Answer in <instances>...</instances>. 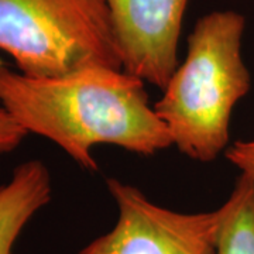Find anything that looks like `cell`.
Listing matches in <instances>:
<instances>
[{"label": "cell", "instance_id": "4", "mask_svg": "<svg viewBox=\"0 0 254 254\" xmlns=\"http://www.w3.org/2000/svg\"><path fill=\"white\" fill-rule=\"evenodd\" d=\"M118 220L78 254H215L218 210L185 213L150 200L137 187L109 178Z\"/></svg>", "mask_w": 254, "mask_h": 254}, {"label": "cell", "instance_id": "2", "mask_svg": "<svg viewBox=\"0 0 254 254\" xmlns=\"http://www.w3.org/2000/svg\"><path fill=\"white\" fill-rule=\"evenodd\" d=\"M243 14L218 10L196 21L188 51L153 105L182 154L210 163L226 151L233 109L252 88L242 46Z\"/></svg>", "mask_w": 254, "mask_h": 254}, {"label": "cell", "instance_id": "5", "mask_svg": "<svg viewBox=\"0 0 254 254\" xmlns=\"http://www.w3.org/2000/svg\"><path fill=\"white\" fill-rule=\"evenodd\" d=\"M123 69L163 91L178 66L188 0H105Z\"/></svg>", "mask_w": 254, "mask_h": 254}, {"label": "cell", "instance_id": "9", "mask_svg": "<svg viewBox=\"0 0 254 254\" xmlns=\"http://www.w3.org/2000/svg\"><path fill=\"white\" fill-rule=\"evenodd\" d=\"M26 136L27 131L0 106V155L16 150Z\"/></svg>", "mask_w": 254, "mask_h": 254}, {"label": "cell", "instance_id": "8", "mask_svg": "<svg viewBox=\"0 0 254 254\" xmlns=\"http://www.w3.org/2000/svg\"><path fill=\"white\" fill-rule=\"evenodd\" d=\"M225 155L254 185V140H239L227 147Z\"/></svg>", "mask_w": 254, "mask_h": 254}, {"label": "cell", "instance_id": "7", "mask_svg": "<svg viewBox=\"0 0 254 254\" xmlns=\"http://www.w3.org/2000/svg\"><path fill=\"white\" fill-rule=\"evenodd\" d=\"M218 210L215 254H254V185L246 177Z\"/></svg>", "mask_w": 254, "mask_h": 254}, {"label": "cell", "instance_id": "6", "mask_svg": "<svg viewBox=\"0 0 254 254\" xmlns=\"http://www.w3.org/2000/svg\"><path fill=\"white\" fill-rule=\"evenodd\" d=\"M51 175L46 164L31 160L14 168L0 187V254H11L31 218L51 200Z\"/></svg>", "mask_w": 254, "mask_h": 254}, {"label": "cell", "instance_id": "3", "mask_svg": "<svg viewBox=\"0 0 254 254\" xmlns=\"http://www.w3.org/2000/svg\"><path fill=\"white\" fill-rule=\"evenodd\" d=\"M0 50L33 78L123 69L105 0H0Z\"/></svg>", "mask_w": 254, "mask_h": 254}, {"label": "cell", "instance_id": "1", "mask_svg": "<svg viewBox=\"0 0 254 254\" xmlns=\"http://www.w3.org/2000/svg\"><path fill=\"white\" fill-rule=\"evenodd\" d=\"M0 106L21 128L46 137L79 167L96 171L92 150L100 144L140 155L173 145L150 105L145 82L108 66L57 78H33L0 65Z\"/></svg>", "mask_w": 254, "mask_h": 254}]
</instances>
